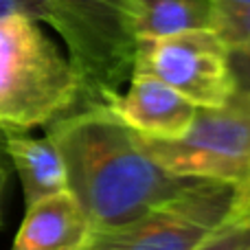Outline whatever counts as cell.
<instances>
[{"mask_svg":"<svg viewBox=\"0 0 250 250\" xmlns=\"http://www.w3.org/2000/svg\"><path fill=\"white\" fill-rule=\"evenodd\" d=\"M60 151L66 189L92 229L129 222L173 195L189 178L165 171L110 108H79L46 125Z\"/></svg>","mask_w":250,"mask_h":250,"instance_id":"obj_1","label":"cell"},{"mask_svg":"<svg viewBox=\"0 0 250 250\" xmlns=\"http://www.w3.org/2000/svg\"><path fill=\"white\" fill-rule=\"evenodd\" d=\"M79 108L68 57L29 16L0 18V129L26 134Z\"/></svg>","mask_w":250,"mask_h":250,"instance_id":"obj_2","label":"cell"},{"mask_svg":"<svg viewBox=\"0 0 250 250\" xmlns=\"http://www.w3.org/2000/svg\"><path fill=\"white\" fill-rule=\"evenodd\" d=\"M48 2V26L66 44L79 79V108H108L134 73L136 38L129 29L127 0Z\"/></svg>","mask_w":250,"mask_h":250,"instance_id":"obj_3","label":"cell"},{"mask_svg":"<svg viewBox=\"0 0 250 250\" xmlns=\"http://www.w3.org/2000/svg\"><path fill=\"white\" fill-rule=\"evenodd\" d=\"M250 204V187L189 178L167 200L129 222L92 229L83 250H195Z\"/></svg>","mask_w":250,"mask_h":250,"instance_id":"obj_4","label":"cell"},{"mask_svg":"<svg viewBox=\"0 0 250 250\" xmlns=\"http://www.w3.org/2000/svg\"><path fill=\"white\" fill-rule=\"evenodd\" d=\"M147 154L171 176L250 187V108L229 101L198 108L191 127L173 141L141 136Z\"/></svg>","mask_w":250,"mask_h":250,"instance_id":"obj_5","label":"cell"},{"mask_svg":"<svg viewBox=\"0 0 250 250\" xmlns=\"http://www.w3.org/2000/svg\"><path fill=\"white\" fill-rule=\"evenodd\" d=\"M134 73L165 82L195 108H222L235 95L229 44L215 29L138 38Z\"/></svg>","mask_w":250,"mask_h":250,"instance_id":"obj_6","label":"cell"},{"mask_svg":"<svg viewBox=\"0 0 250 250\" xmlns=\"http://www.w3.org/2000/svg\"><path fill=\"white\" fill-rule=\"evenodd\" d=\"M125 86L108 108L141 136L173 141L191 127L198 108L165 82L145 73H132Z\"/></svg>","mask_w":250,"mask_h":250,"instance_id":"obj_7","label":"cell"},{"mask_svg":"<svg viewBox=\"0 0 250 250\" xmlns=\"http://www.w3.org/2000/svg\"><path fill=\"white\" fill-rule=\"evenodd\" d=\"M92 224L68 189L26 204L11 250H83Z\"/></svg>","mask_w":250,"mask_h":250,"instance_id":"obj_8","label":"cell"},{"mask_svg":"<svg viewBox=\"0 0 250 250\" xmlns=\"http://www.w3.org/2000/svg\"><path fill=\"white\" fill-rule=\"evenodd\" d=\"M4 151L20 176L26 204L66 189L64 163L48 136L33 138L29 134H7Z\"/></svg>","mask_w":250,"mask_h":250,"instance_id":"obj_9","label":"cell"},{"mask_svg":"<svg viewBox=\"0 0 250 250\" xmlns=\"http://www.w3.org/2000/svg\"><path fill=\"white\" fill-rule=\"evenodd\" d=\"M215 0H127L134 38H160L191 29H213Z\"/></svg>","mask_w":250,"mask_h":250,"instance_id":"obj_10","label":"cell"},{"mask_svg":"<svg viewBox=\"0 0 250 250\" xmlns=\"http://www.w3.org/2000/svg\"><path fill=\"white\" fill-rule=\"evenodd\" d=\"M213 29L229 46L250 48V4L215 0Z\"/></svg>","mask_w":250,"mask_h":250,"instance_id":"obj_11","label":"cell"},{"mask_svg":"<svg viewBox=\"0 0 250 250\" xmlns=\"http://www.w3.org/2000/svg\"><path fill=\"white\" fill-rule=\"evenodd\" d=\"M250 244V204L208 235L195 250H244Z\"/></svg>","mask_w":250,"mask_h":250,"instance_id":"obj_12","label":"cell"},{"mask_svg":"<svg viewBox=\"0 0 250 250\" xmlns=\"http://www.w3.org/2000/svg\"><path fill=\"white\" fill-rule=\"evenodd\" d=\"M229 60L235 79V95L230 101H237L250 108V48L229 46Z\"/></svg>","mask_w":250,"mask_h":250,"instance_id":"obj_13","label":"cell"},{"mask_svg":"<svg viewBox=\"0 0 250 250\" xmlns=\"http://www.w3.org/2000/svg\"><path fill=\"white\" fill-rule=\"evenodd\" d=\"M13 13L29 16L38 22H44V24H51L53 18V9L48 0H0V18L13 16Z\"/></svg>","mask_w":250,"mask_h":250,"instance_id":"obj_14","label":"cell"},{"mask_svg":"<svg viewBox=\"0 0 250 250\" xmlns=\"http://www.w3.org/2000/svg\"><path fill=\"white\" fill-rule=\"evenodd\" d=\"M7 156L0 154V229H2V200H4V189H7L9 180V167H7Z\"/></svg>","mask_w":250,"mask_h":250,"instance_id":"obj_15","label":"cell"},{"mask_svg":"<svg viewBox=\"0 0 250 250\" xmlns=\"http://www.w3.org/2000/svg\"><path fill=\"white\" fill-rule=\"evenodd\" d=\"M4 138H7V134H4L2 129H0V154L7 156V151H4Z\"/></svg>","mask_w":250,"mask_h":250,"instance_id":"obj_16","label":"cell"},{"mask_svg":"<svg viewBox=\"0 0 250 250\" xmlns=\"http://www.w3.org/2000/svg\"><path fill=\"white\" fill-rule=\"evenodd\" d=\"M222 2H239V4H250V0H222Z\"/></svg>","mask_w":250,"mask_h":250,"instance_id":"obj_17","label":"cell"},{"mask_svg":"<svg viewBox=\"0 0 250 250\" xmlns=\"http://www.w3.org/2000/svg\"><path fill=\"white\" fill-rule=\"evenodd\" d=\"M244 250H250V244H248V246H246V248H244Z\"/></svg>","mask_w":250,"mask_h":250,"instance_id":"obj_18","label":"cell"}]
</instances>
